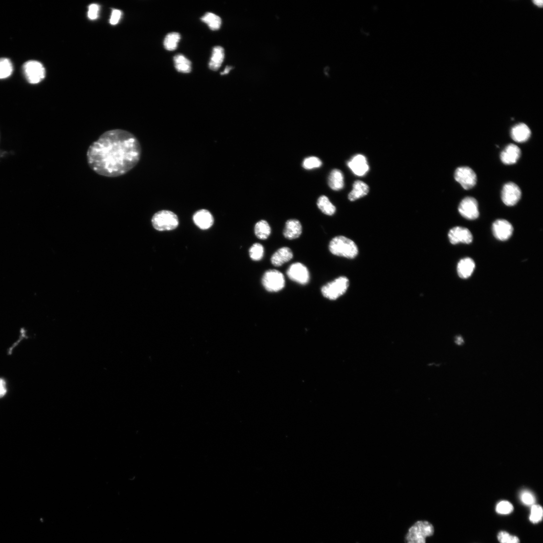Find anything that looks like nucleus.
Here are the masks:
<instances>
[{"instance_id":"33","label":"nucleus","mask_w":543,"mask_h":543,"mask_svg":"<svg viewBox=\"0 0 543 543\" xmlns=\"http://www.w3.org/2000/svg\"><path fill=\"white\" fill-rule=\"evenodd\" d=\"M322 165V162L321 160L317 157H311L306 158L303 161L302 163V166L304 168L307 170H311L315 168H318L321 167Z\"/></svg>"},{"instance_id":"21","label":"nucleus","mask_w":543,"mask_h":543,"mask_svg":"<svg viewBox=\"0 0 543 543\" xmlns=\"http://www.w3.org/2000/svg\"><path fill=\"white\" fill-rule=\"evenodd\" d=\"M475 267V264L472 259L469 257L463 258L458 264V275L463 279L468 278L472 274Z\"/></svg>"},{"instance_id":"28","label":"nucleus","mask_w":543,"mask_h":543,"mask_svg":"<svg viewBox=\"0 0 543 543\" xmlns=\"http://www.w3.org/2000/svg\"><path fill=\"white\" fill-rule=\"evenodd\" d=\"M181 35L178 32H171L168 34L164 41L165 49L169 51H173L177 49Z\"/></svg>"},{"instance_id":"29","label":"nucleus","mask_w":543,"mask_h":543,"mask_svg":"<svg viewBox=\"0 0 543 543\" xmlns=\"http://www.w3.org/2000/svg\"><path fill=\"white\" fill-rule=\"evenodd\" d=\"M13 70V64L9 59L0 58V79L10 77L12 74Z\"/></svg>"},{"instance_id":"13","label":"nucleus","mask_w":543,"mask_h":543,"mask_svg":"<svg viewBox=\"0 0 543 543\" xmlns=\"http://www.w3.org/2000/svg\"><path fill=\"white\" fill-rule=\"evenodd\" d=\"M492 231L494 236L497 240L505 241L508 240L513 232L512 225L507 221L498 220L492 225Z\"/></svg>"},{"instance_id":"16","label":"nucleus","mask_w":543,"mask_h":543,"mask_svg":"<svg viewBox=\"0 0 543 543\" xmlns=\"http://www.w3.org/2000/svg\"><path fill=\"white\" fill-rule=\"evenodd\" d=\"M195 225L202 229H207L213 224V217L211 213L206 209H202L195 213L193 216Z\"/></svg>"},{"instance_id":"6","label":"nucleus","mask_w":543,"mask_h":543,"mask_svg":"<svg viewBox=\"0 0 543 543\" xmlns=\"http://www.w3.org/2000/svg\"><path fill=\"white\" fill-rule=\"evenodd\" d=\"M262 285L265 289L270 292H277L283 289L286 286L285 276L276 270H269L264 274Z\"/></svg>"},{"instance_id":"23","label":"nucleus","mask_w":543,"mask_h":543,"mask_svg":"<svg viewBox=\"0 0 543 543\" xmlns=\"http://www.w3.org/2000/svg\"><path fill=\"white\" fill-rule=\"evenodd\" d=\"M329 185L331 188L335 191L342 189L344 186V180L343 172L338 169L333 170L329 178Z\"/></svg>"},{"instance_id":"19","label":"nucleus","mask_w":543,"mask_h":543,"mask_svg":"<svg viewBox=\"0 0 543 543\" xmlns=\"http://www.w3.org/2000/svg\"><path fill=\"white\" fill-rule=\"evenodd\" d=\"M302 232V227L300 222L297 220L292 219L286 223L284 235L286 238L292 240L298 238Z\"/></svg>"},{"instance_id":"15","label":"nucleus","mask_w":543,"mask_h":543,"mask_svg":"<svg viewBox=\"0 0 543 543\" xmlns=\"http://www.w3.org/2000/svg\"><path fill=\"white\" fill-rule=\"evenodd\" d=\"M520 155V148L514 144H510L502 152L500 158L504 164L513 165L517 162Z\"/></svg>"},{"instance_id":"40","label":"nucleus","mask_w":543,"mask_h":543,"mask_svg":"<svg viewBox=\"0 0 543 543\" xmlns=\"http://www.w3.org/2000/svg\"><path fill=\"white\" fill-rule=\"evenodd\" d=\"M533 3L535 5L539 7H543V1H542V0H534V1H533Z\"/></svg>"},{"instance_id":"5","label":"nucleus","mask_w":543,"mask_h":543,"mask_svg":"<svg viewBox=\"0 0 543 543\" xmlns=\"http://www.w3.org/2000/svg\"><path fill=\"white\" fill-rule=\"evenodd\" d=\"M154 228L159 231L174 229L179 225L177 216L171 211L162 210L156 213L152 219Z\"/></svg>"},{"instance_id":"36","label":"nucleus","mask_w":543,"mask_h":543,"mask_svg":"<svg viewBox=\"0 0 543 543\" xmlns=\"http://www.w3.org/2000/svg\"><path fill=\"white\" fill-rule=\"evenodd\" d=\"M99 8L97 4H92L89 6L88 17L91 20H95L98 16Z\"/></svg>"},{"instance_id":"14","label":"nucleus","mask_w":543,"mask_h":543,"mask_svg":"<svg viewBox=\"0 0 543 543\" xmlns=\"http://www.w3.org/2000/svg\"><path fill=\"white\" fill-rule=\"evenodd\" d=\"M347 166L355 175L363 176L369 170L367 159L362 155L354 156L348 163Z\"/></svg>"},{"instance_id":"2","label":"nucleus","mask_w":543,"mask_h":543,"mask_svg":"<svg viewBox=\"0 0 543 543\" xmlns=\"http://www.w3.org/2000/svg\"><path fill=\"white\" fill-rule=\"evenodd\" d=\"M329 250L334 255L353 259L358 255L359 250L355 243L343 236H337L332 239Z\"/></svg>"},{"instance_id":"17","label":"nucleus","mask_w":543,"mask_h":543,"mask_svg":"<svg viewBox=\"0 0 543 543\" xmlns=\"http://www.w3.org/2000/svg\"><path fill=\"white\" fill-rule=\"evenodd\" d=\"M512 139L517 143H524L527 141L531 135L530 128L525 123H521L514 125L511 130Z\"/></svg>"},{"instance_id":"3","label":"nucleus","mask_w":543,"mask_h":543,"mask_svg":"<svg viewBox=\"0 0 543 543\" xmlns=\"http://www.w3.org/2000/svg\"><path fill=\"white\" fill-rule=\"evenodd\" d=\"M434 531L433 526L427 521H418L409 529L406 543H426V538L433 535Z\"/></svg>"},{"instance_id":"22","label":"nucleus","mask_w":543,"mask_h":543,"mask_svg":"<svg viewBox=\"0 0 543 543\" xmlns=\"http://www.w3.org/2000/svg\"><path fill=\"white\" fill-rule=\"evenodd\" d=\"M369 187L367 184L361 181H356L353 184L352 191L348 195L351 201H356L368 194Z\"/></svg>"},{"instance_id":"31","label":"nucleus","mask_w":543,"mask_h":543,"mask_svg":"<svg viewBox=\"0 0 543 543\" xmlns=\"http://www.w3.org/2000/svg\"><path fill=\"white\" fill-rule=\"evenodd\" d=\"M543 511L542 508L539 505L532 506L530 515V520L533 524H537L541 522L543 519Z\"/></svg>"},{"instance_id":"32","label":"nucleus","mask_w":543,"mask_h":543,"mask_svg":"<svg viewBox=\"0 0 543 543\" xmlns=\"http://www.w3.org/2000/svg\"><path fill=\"white\" fill-rule=\"evenodd\" d=\"M497 539L501 543H520L518 537L511 535L505 531L499 532L497 535Z\"/></svg>"},{"instance_id":"10","label":"nucleus","mask_w":543,"mask_h":543,"mask_svg":"<svg viewBox=\"0 0 543 543\" xmlns=\"http://www.w3.org/2000/svg\"><path fill=\"white\" fill-rule=\"evenodd\" d=\"M459 211L464 218L469 220H476L480 215L479 204L474 198L467 197L460 203Z\"/></svg>"},{"instance_id":"38","label":"nucleus","mask_w":543,"mask_h":543,"mask_svg":"<svg viewBox=\"0 0 543 543\" xmlns=\"http://www.w3.org/2000/svg\"><path fill=\"white\" fill-rule=\"evenodd\" d=\"M7 393L6 384L5 381L0 378V399L3 398Z\"/></svg>"},{"instance_id":"34","label":"nucleus","mask_w":543,"mask_h":543,"mask_svg":"<svg viewBox=\"0 0 543 543\" xmlns=\"http://www.w3.org/2000/svg\"><path fill=\"white\" fill-rule=\"evenodd\" d=\"M513 506L508 501H502L496 506V512L501 514H509L513 512Z\"/></svg>"},{"instance_id":"30","label":"nucleus","mask_w":543,"mask_h":543,"mask_svg":"<svg viewBox=\"0 0 543 543\" xmlns=\"http://www.w3.org/2000/svg\"><path fill=\"white\" fill-rule=\"evenodd\" d=\"M250 256L254 261H259L261 260L264 255V248L261 244L256 243L254 244L249 250Z\"/></svg>"},{"instance_id":"11","label":"nucleus","mask_w":543,"mask_h":543,"mask_svg":"<svg viewBox=\"0 0 543 543\" xmlns=\"http://www.w3.org/2000/svg\"><path fill=\"white\" fill-rule=\"evenodd\" d=\"M522 192L519 187L515 183L509 182L503 187L502 191V200L507 206L515 205L520 200Z\"/></svg>"},{"instance_id":"39","label":"nucleus","mask_w":543,"mask_h":543,"mask_svg":"<svg viewBox=\"0 0 543 543\" xmlns=\"http://www.w3.org/2000/svg\"><path fill=\"white\" fill-rule=\"evenodd\" d=\"M454 342L456 344L460 346L462 345L464 343V339L460 335L455 336Z\"/></svg>"},{"instance_id":"12","label":"nucleus","mask_w":543,"mask_h":543,"mask_svg":"<svg viewBox=\"0 0 543 543\" xmlns=\"http://www.w3.org/2000/svg\"><path fill=\"white\" fill-rule=\"evenodd\" d=\"M448 237L450 243L453 245L459 243L469 244L473 240V236L470 230L460 227L452 229L448 233Z\"/></svg>"},{"instance_id":"27","label":"nucleus","mask_w":543,"mask_h":543,"mask_svg":"<svg viewBox=\"0 0 543 543\" xmlns=\"http://www.w3.org/2000/svg\"><path fill=\"white\" fill-rule=\"evenodd\" d=\"M317 205L321 212L326 215L332 216L336 211V207L327 197H320L317 200Z\"/></svg>"},{"instance_id":"1","label":"nucleus","mask_w":543,"mask_h":543,"mask_svg":"<svg viewBox=\"0 0 543 543\" xmlns=\"http://www.w3.org/2000/svg\"><path fill=\"white\" fill-rule=\"evenodd\" d=\"M142 147L137 137L127 130H108L89 146L86 159L97 174L107 177L123 176L140 162Z\"/></svg>"},{"instance_id":"18","label":"nucleus","mask_w":543,"mask_h":543,"mask_svg":"<svg viewBox=\"0 0 543 543\" xmlns=\"http://www.w3.org/2000/svg\"><path fill=\"white\" fill-rule=\"evenodd\" d=\"M293 257V254L290 248L282 247L272 255L271 262L274 266L280 267L290 261Z\"/></svg>"},{"instance_id":"24","label":"nucleus","mask_w":543,"mask_h":543,"mask_svg":"<svg viewBox=\"0 0 543 543\" xmlns=\"http://www.w3.org/2000/svg\"><path fill=\"white\" fill-rule=\"evenodd\" d=\"M201 20L213 31L219 30L222 24V19L220 16L210 12L205 13L201 18Z\"/></svg>"},{"instance_id":"37","label":"nucleus","mask_w":543,"mask_h":543,"mask_svg":"<svg viewBox=\"0 0 543 543\" xmlns=\"http://www.w3.org/2000/svg\"><path fill=\"white\" fill-rule=\"evenodd\" d=\"M121 16V12L118 10H114L112 14L111 18V24L112 25H115L118 24Z\"/></svg>"},{"instance_id":"20","label":"nucleus","mask_w":543,"mask_h":543,"mask_svg":"<svg viewBox=\"0 0 543 543\" xmlns=\"http://www.w3.org/2000/svg\"><path fill=\"white\" fill-rule=\"evenodd\" d=\"M225 51L223 47L217 46L213 49L212 56L209 63V69L213 71L218 70L224 61Z\"/></svg>"},{"instance_id":"7","label":"nucleus","mask_w":543,"mask_h":543,"mask_svg":"<svg viewBox=\"0 0 543 543\" xmlns=\"http://www.w3.org/2000/svg\"><path fill=\"white\" fill-rule=\"evenodd\" d=\"M23 71L27 81L32 84L40 83L46 76L44 67L36 60L27 61L24 64Z\"/></svg>"},{"instance_id":"41","label":"nucleus","mask_w":543,"mask_h":543,"mask_svg":"<svg viewBox=\"0 0 543 543\" xmlns=\"http://www.w3.org/2000/svg\"><path fill=\"white\" fill-rule=\"evenodd\" d=\"M232 69H233V67H232L227 66L226 68L225 71L221 73V75H225L228 74Z\"/></svg>"},{"instance_id":"4","label":"nucleus","mask_w":543,"mask_h":543,"mask_svg":"<svg viewBox=\"0 0 543 543\" xmlns=\"http://www.w3.org/2000/svg\"><path fill=\"white\" fill-rule=\"evenodd\" d=\"M349 286L348 278L341 276L324 285L321 288V291L325 298L336 300L346 292Z\"/></svg>"},{"instance_id":"26","label":"nucleus","mask_w":543,"mask_h":543,"mask_svg":"<svg viewBox=\"0 0 543 543\" xmlns=\"http://www.w3.org/2000/svg\"><path fill=\"white\" fill-rule=\"evenodd\" d=\"M271 232V227L266 221H260L256 224L255 233L260 240H266L270 235Z\"/></svg>"},{"instance_id":"8","label":"nucleus","mask_w":543,"mask_h":543,"mask_svg":"<svg viewBox=\"0 0 543 543\" xmlns=\"http://www.w3.org/2000/svg\"><path fill=\"white\" fill-rule=\"evenodd\" d=\"M454 177L456 181L465 190L472 188L477 182L476 173L468 167H461L456 169Z\"/></svg>"},{"instance_id":"9","label":"nucleus","mask_w":543,"mask_h":543,"mask_svg":"<svg viewBox=\"0 0 543 543\" xmlns=\"http://www.w3.org/2000/svg\"><path fill=\"white\" fill-rule=\"evenodd\" d=\"M287 275L291 280L301 285H307L310 280L308 269L300 263L291 265L287 271Z\"/></svg>"},{"instance_id":"35","label":"nucleus","mask_w":543,"mask_h":543,"mask_svg":"<svg viewBox=\"0 0 543 543\" xmlns=\"http://www.w3.org/2000/svg\"><path fill=\"white\" fill-rule=\"evenodd\" d=\"M520 499L526 506H533L536 502L534 495L529 491H523L520 494Z\"/></svg>"},{"instance_id":"25","label":"nucleus","mask_w":543,"mask_h":543,"mask_svg":"<svg viewBox=\"0 0 543 543\" xmlns=\"http://www.w3.org/2000/svg\"><path fill=\"white\" fill-rule=\"evenodd\" d=\"M176 70L182 73H190L192 70L191 62L184 56L179 54L173 57Z\"/></svg>"}]
</instances>
